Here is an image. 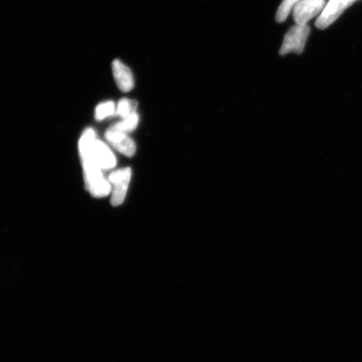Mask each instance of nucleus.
Masks as SVG:
<instances>
[{"instance_id":"f257e3e1","label":"nucleus","mask_w":362,"mask_h":362,"mask_svg":"<svg viewBox=\"0 0 362 362\" xmlns=\"http://www.w3.org/2000/svg\"><path fill=\"white\" fill-rule=\"evenodd\" d=\"M80 156H88L101 167L102 170H110L115 167L117 160L111 149L96 137L92 129H86L79 141Z\"/></svg>"},{"instance_id":"6e6552de","label":"nucleus","mask_w":362,"mask_h":362,"mask_svg":"<svg viewBox=\"0 0 362 362\" xmlns=\"http://www.w3.org/2000/svg\"><path fill=\"white\" fill-rule=\"evenodd\" d=\"M112 70L117 87L122 92H130L134 87V79L129 67L119 60H115L112 63Z\"/></svg>"},{"instance_id":"9b49d317","label":"nucleus","mask_w":362,"mask_h":362,"mask_svg":"<svg viewBox=\"0 0 362 362\" xmlns=\"http://www.w3.org/2000/svg\"><path fill=\"white\" fill-rule=\"evenodd\" d=\"M300 1V0H284L278 8L277 13H276V21L279 23L286 21L289 13L293 11V8H296L297 4Z\"/></svg>"},{"instance_id":"7ed1b4c3","label":"nucleus","mask_w":362,"mask_h":362,"mask_svg":"<svg viewBox=\"0 0 362 362\" xmlns=\"http://www.w3.org/2000/svg\"><path fill=\"white\" fill-rule=\"evenodd\" d=\"M310 33V27L307 25L293 26L284 36V42L279 51L280 55H287L291 52L301 54L304 51Z\"/></svg>"},{"instance_id":"f03ea898","label":"nucleus","mask_w":362,"mask_h":362,"mask_svg":"<svg viewBox=\"0 0 362 362\" xmlns=\"http://www.w3.org/2000/svg\"><path fill=\"white\" fill-rule=\"evenodd\" d=\"M83 161L84 179L88 192L97 198L107 197L112 192V185L104 177L103 170L93 158L80 156Z\"/></svg>"},{"instance_id":"20e7f679","label":"nucleus","mask_w":362,"mask_h":362,"mask_svg":"<svg viewBox=\"0 0 362 362\" xmlns=\"http://www.w3.org/2000/svg\"><path fill=\"white\" fill-rule=\"evenodd\" d=\"M131 176L132 170L127 167L113 171L108 177V181L112 185L111 203L113 206H119L124 202Z\"/></svg>"},{"instance_id":"f8f14e48","label":"nucleus","mask_w":362,"mask_h":362,"mask_svg":"<svg viewBox=\"0 0 362 362\" xmlns=\"http://www.w3.org/2000/svg\"><path fill=\"white\" fill-rule=\"evenodd\" d=\"M115 103L112 101L104 102L98 105L95 110V117L98 121L105 119L106 117H110L116 112Z\"/></svg>"},{"instance_id":"1a4fd4ad","label":"nucleus","mask_w":362,"mask_h":362,"mask_svg":"<svg viewBox=\"0 0 362 362\" xmlns=\"http://www.w3.org/2000/svg\"><path fill=\"white\" fill-rule=\"evenodd\" d=\"M139 116L137 112L133 113L126 119H124L119 123L112 126V128H115L117 130L121 131V132L129 134L132 132L139 124Z\"/></svg>"},{"instance_id":"9d476101","label":"nucleus","mask_w":362,"mask_h":362,"mask_svg":"<svg viewBox=\"0 0 362 362\" xmlns=\"http://www.w3.org/2000/svg\"><path fill=\"white\" fill-rule=\"evenodd\" d=\"M138 103L128 98H123L117 103L116 113L122 117L126 119L137 110Z\"/></svg>"},{"instance_id":"423d86ee","label":"nucleus","mask_w":362,"mask_h":362,"mask_svg":"<svg viewBox=\"0 0 362 362\" xmlns=\"http://www.w3.org/2000/svg\"><path fill=\"white\" fill-rule=\"evenodd\" d=\"M325 6V0H300L293 11L296 25H307L315 16L320 15Z\"/></svg>"},{"instance_id":"39448f33","label":"nucleus","mask_w":362,"mask_h":362,"mask_svg":"<svg viewBox=\"0 0 362 362\" xmlns=\"http://www.w3.org/2000/svg\"><path fill=\"white\" fill-rule=\"evenodd\" d=\"M356 1V0H329L316 21L315 25L317 28L320 30L327 29L342 15L347 8H349Z\"/></svg>"},{"instance_id":"0eeeda50","label":"nucleus","mask_w":362,"mask_h":362,"mask_svg":"<svg viewBox=\"0 0 362 362\" xmlns=\"http://www.w3.org/2000/svg\"><path fill=\"white\" fill-rule=\"evenodd\" d=\"M105 137L112 147H115L117 151L123 153L125 156L132 157L134 156L135 143L132 139L129 137L128 134L121 132L112 127L107 131Z\"/></svg>"}]
</instances>
